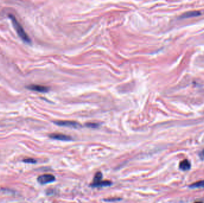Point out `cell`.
Instances as JSON below:
<instances>
[{
	"instance_id": "1",
	"label": "cell",
	"mask_w": 204,
	"mask_h": 203,
	"mask_svg": "<svg viewBox=\"0 0 204 203\" xmlns=\"http://www.w3.org/2000/svg\"><path fill=\"white\" fill-rule=\"evenodd\" d=\"M9 17H10V19L13 22V26L15 27L19 36L24 42H26L27 43H30L31 40L29 38V37L27 34L26 32L24 31L22 26L20 24V23L17 21V20L15 17V16L12 15H10Z\"/></svg>"
},
{
	"instance_id": "2",
	"label": "cell",
	"mask_w": 204,
	"mask_h": 203,
	"mask_svg": "<svg viewBox=\"0 0 204 203\" xmlns=\"http://www.w3.org/2000/svg\"><path fill=\"white\" fill-rule=\"evenodd\" d=\"M55 177L52 174H44L38 177L37 181L41 185L53 182L55 181Z\"/></svg>"
},
{
	"instance_id": "3",
	"label": "cell",
	"mask_w": 204,
	"mask_h": 203,
	"mask_svg": "<svg viewBox=\"0 0 204 203\" xmlns=\"http://www.w3.org/2000/svg\"><path fill=\"white\" fill-rule=\"evenodd\" d=\"M55 124L61 126H66V127H71V128H78L80 126L79 123L73 121H67V120H60V121H56L54 122Z\"/></svg>"
},
{
	"instance_id": "4",
	"label": "cell",
	"mask_w": 204,
	"mask_h": 203,
	"mask_svg": "<svg viewBox=\"0 0 204 203\" xmlns=\"http://www.w3.org/2000/svg\"><path fill=\"white\" fill-rule=\"evenodd\" d=\"M49 136L53 139H56V140L59 141H69L72 140V138L68 135L61 134V133H52L49 135Z\"/></svg>"
},
{
	"instance_id": "5",
	"label": "cell",
	"mask_w": 204,
	"mask_h": 203,
	"mask_svg": "<svg viewBox=\"0 0 204 203\" xmlns=\"http://www.w3.org/2000/svg\"><path fill=\"white\" fill-rule=\"evenodd\" d=\"M28 88L31 90L40 92H47L49 91L48 87L40 85H31L28 86Z\"/></svg>"
},
{
	"instance_id": "6",
	"label": "cell",
	"mask_w": 204,
	"mask_h": 203,
	"mask_svg": "<svg viewBox=\"0 0 204 203\" xmlns=\"http://www.w3.org/2000/svg\"><path fill=\"white\" fill-rule=\"evenodd\" d=\"M111 184L112 183L110 181L101 180L96 182H93L91 184V186L93 188H100V187H104V186H110Z\"/></svg>"
},
{
	"instance_id": "7",
	"label": "cell",
	"mask_w": 204,
	"mask_h": 203,
	"mask_svg": "<svg viewBox=\"0 0 204 203\" xmlns=\"http://www.w3.org/2000/svg\"><path fill=\"white\" fill-rule=\"evenodd\" d=\"M201 12L199 11H188L185 13L183 14L181 16L180 18L183 19V18H189V17H196L199 16L201 15Z\"/></svg>"
},
{
	"instance_id": "8",
	"label": "cell",
	"mask_w": 204,
	"mask_h": 203,
	"mask_svg": "<svg viewBox=\"0 0 204 203\" xmlns=\"http://www.w3.org/2000/svg\"><path fill=\"white\" fill-rule=\"evenodd\" d=\"M190 168H191V164L190 162L186 159L183 160L180 163L179 168L183 171L189 170L190 169Z\"/></svg>"
},
{
	"instance_id": "9",
	"label": "cell",
	"mask_w": 204,
	"mask_h": 203,
	"mask_svg": "<svg viewBox=\"0 0 204 203\" xmlns=\"http://www.w3.org/2000/svg\"><path fill=\"white\" fill-rule=\"evenodd\" d=\"M189 188H204V180L196 182L192 184V185H189Z\"/></svg>"
},
{
	"instance_id": "10",
	"label": "cell",
	"mask_w": 204,
	"mask_h": 203,
	"mask_svg": "<svg viewBox=\"0 0 204 203\" xmlns=\"http://www.w3.org/2000/svg\"><path fill=\"white\" fill-rule=\"evenodd\" d=\"M102 178H103V174H102V173L101 172H97L94 176L93 182H96L100 181L102 180Z\"/></svg>"
},
{
	"instance_id": "11",
	"label": "cell",
	"mask_w": 204,
	"mask_h": 203,
	"mask_svg": "<svg viewBox=\"0 0 204 203\" xmlns=\"http://www.w3.org/2000/svg\"><path fill=\"white\" fill-rule=\"evenodd\" d=\"M23 161L24 162V163H31V164H34V163H36V161L35 159H31V158L24 159L23 160Z\"/></svg>"
},
{
	"instance_id": "12",
	"label": "cell",
	"mask_w": 204,
	"mask_h": 203,
	"mask_svg": "<svg viewBox=\"0 0 204 203\" xmlns=\"http://www.w3.org/2000/svg\"><path fill=\"white\" fill-rule=\"evenodd\" d=\"M86 126L91 128H96L99 126V124L97 123H88L86 124Z\"/></svg>"
},
{
	"instance_id": "13",
	"label": "cell",
	"mask_w": 204,
	"mask_h": 203,
	"mask_svg": "<svg viewBox=\"0 0 204 203\" xmlns=\"http://www.w3.org/2000/svg\"><path fill=\"white\" fill-rule=\"evenodd\" d=\"M199 157L202 160L204 159V149L199 153Z\"/></svg>"
},
{
	"instance_id": "14",
	"label": "cell",
	"mask_w": 204,
	"mask_h": 203,
	"mask_svg": "<svg viewBox=\"0 0 204 203\" xmlns=\"http://www.w3.org/2000/svg\"><path fill=\"white\" fill-rule=\"evenodd\" d=\"M195 203H202V202H195Z\"/></svg>"
}]
</instances>
